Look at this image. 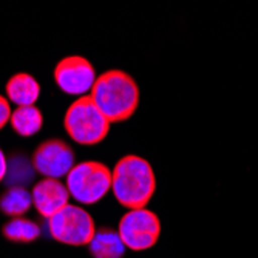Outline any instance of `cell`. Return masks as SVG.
I'll list each match as a JSON object with an SVG mask.
<instances>
[{"mask_svg":"<svg viewBox=\"0 0 258 258\" xmlns=\"http://www.w3.org/2000/svg\"><path fill=\"white\" fill-rule=\"evenodd\" d=\"M48 230L50 235L62 244L85 246L95 235L96 226L91 215L82 207L67 204L48 218Z\"/></svg>","mask_w":258,"mask_h":258,"instance_id":"cell-5","label":"cell"},{"mask_svg":"<svg viewBox=\"0 0 258 258\" xmlns=\"http://www.w3.org/2000/svg\"><path fill=\"white\" fill-rule=\"evenodd\" d=\"M90 98L108 122L127 121L138 108L139 88L136 81L121 70H110L96 78Z\"/></svg>","mask_w":258,"mask_h":258,"instance_id":"cell-1","label":"cell"},{"mask_svg":"<svg viewBox=\"0 0 258 258\" xmlns=\"http://www.w3.org/2000/svg\"><path fill=\"white\" fill-rule=\"evenodd\" d=\"M11 107L7 98L0 95V130H2L11 119Z\"/></svg>","mask_w":258,"mask_h":258,"instance_id":"cell-15","label":"cell"},{"mask_svg":"<svg viewBox=\"0 0 258 258\" xmlns=\"http://www.w3.org/2000/svg\"><path fill=\"white\" fill-rule=\"evenodd\" d=\"M118 233L125 247L141 252L156 244L161 235V221L155 212L146 207L135 209L121 218Z\"/></svg>","mask_w":258,"mask_h":258,"instance_id":"cell-6","label":"cell"},{"mask_svg":"<svg viewBox=\"0 0 258 258\" xmlns=\"http://www.w3.org/2000/svg\"><path fill=\"white\" fill-rule=\"evenodd\" d=\"M4 237L11 243H33L40 237V227L28 218H11L2 227Z\"/></svg>","mask_w":258,"mask_h":258,"instance_id":"cell-14","label":"cell"},{"mask_svg":"<svg viewBox=\"0 0 258 258\" xmlns=\"http://www.w3.org/2000/svg\"><path fill=\"white\" fill-rule=\"evenodd\" d=\"M88 250L93 258H122L125 253V246L118 230L101 227L96 229L95 235L88 243Z\"/></svg>","mask_w":258,"mask_h":258,"instance_id":"cell-11","label":"cell"},{"mask_svg":"<svg viewBox=\"0 0 258 258\" xmlns=\"http://www.w3.org/2000/svg\"><path fill=\"white\" fill-rule=\"evenodd\" d=\"M75 167V153L60 139H46L33 153V169L45 178L59 179Z\"/></svg>","mask_w":258,"mask_h":258,"instance_id":"cell-7","label":"cell"},{"mask_svg":"<svg viewBox=\"0 0 258 258\" xmlns=\"http://www.w3.org/2000/svg\"><path fill=\"white\" fill-rule=\"evenodd\" d=\"M63 125L75 143L95 146L105 139L110 132V122L99 111L90 96H81L68 107Z\"/></svg>","mask_w":258,"mask_h":258,"instance_id":"cell-3","label":"cell"},{"mask_svg":"<svg viewBox=\"0 0 258 258\" xmlns=\"http://www.w3.org/2000/svg\"><path fill=\"white\" fill-rule=\"evenodd\" d=\"M156 189V178L150 162L136 155L121 158L111 172V190L121 206L144 209Z\"/></svg>","mask_w":258,"mask_h":258,"instance_id":"cell-2","label":"cell"},{"mask_svg":"<svg viewBox=\"0 0 258 258\" xmlns=\"http://www.w3.org/2000/svg\"><path fill=\"white\" fill-rule=\"evenodd\" d=\"M11 127L13 130L23 136V138H30L36 135L43 124V116L42 111L36 105H28V107H17L11 113Z\"/></svg>","mask_w":258,"mask_h":258,"instance_id":"cell-12","label":"cell"},{"mask_svg":"<svg viewBox=\"0 0 258 258\" xmlns=\"http://www.w3.org/2000/svg\"><path fill=\"white\" fill-rule=\"evenodd\" d=\"M65 185L78 203L95 204L111 189V170L98 161L79 162L67 175Z\"/></svg>","mask_w":258,"mask_h":258,"instance_id":"cell-4","label":"cell"},{"mask_svg":"<svg viewBox=\"0 0 258 258\" xmlns=\"http://www.w3.org/2000/svg\"><path fill=\"white\" fill-rule=\"evenodd\" d=\"M31 206L33 198L25 187L13 185L0 197V212L11 218H19L25 215Z\"/></svg>","mask_w":258,"mask_h":258,"instance_id":"cell-13","label":"cell"},{"mask_svg":"<svg viewBox=\"0 0 258 258\" xmlns=\"http://www.w3.org/2000/svg\"><path fill=\"white\" fill-rule=\"evenodd\" d=\"M7 96L8 101L17 104V107L34 105L40 96L39 82L28 73H17L7 82Z\"/></svg>","mask_w":258,"mask_h":258,"instance_id":"cell-10","label":"cell"},{"mask_svg":"<svg viewBox=\"0 0 258 258\" xmlns=\"http://www.w3.org/2000/svg\"><path fill=\"white\" fill-rule=\"evenodd\" d=\"M54 81L67 95H84L93 88L96 73L93 65L82 56L63 57L54 68Z\"/></svg>","mask_w":258,"mask_h":258,"instance_id":"cell-8","label":"cell"},{"mask_svg":"<svg viewBox=\"0 0 258 258\" xmlns=\"http://www.w3.org/2000/svg\"><path fill=\"white\" fill-rule=\"evenodd\" d=\"M7 169H8V161H7V156H5L4 150L0 149V181L7 176Z\"/></svg>","mask_w":258,"mask_h":258,"instance_id":"cell-16","label":"cell"},{"mask_svg":"<svg viewBox=\"0 0 258 258\" xmlns=\"http://www.w3.org/2000/svg\"><path fill=\"white\" fill-rule=\"evenodd\" d=\"M31 198L37 212L48 220L68 204L70 194L67 185L62 184L60 179L43 178L34 184Z\"/></svg>","mask_w":258,"mask_h":258,"instance_id":"cell-9","label":"cell"}]
</instances>
